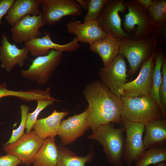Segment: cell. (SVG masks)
Instances as JSON below:
<instances>
[{"mask_svg":"<svg viewBox=\"0 0 166 166\" xmlns=\"http://www.w3.org/2000/svg\"><path fill=\"white\" fill-rule=\"evenodd\" d=\"M83 93L88 103L87 124L93 133L101 125L120 123L124 115L121 98L114 95L101 81L88 83Z\"/></svg>","mask_w":166,"mask_h":166,"instance_id":"obj_1","label":"cell"},{"mask_svg":"<svg viewBox=\"0 0 166 166\" xmlns=\"http://www.w3.org/2000/svg\"><path fill=\"white\" fill-rule=\"evenodd\" d=\"M124 132V128L122 125L116 128L113 123H110L100 126L87 138L97 141L101 145L110 163L114 166H123Z\"/></svg>","mask_w":166,"mask_h":166,"instance_id":"obj_2","label":"cell"},{"mask_svg":"<svg viewBox=\"0 0 166 166\" xmlns=\"http://www.w3.org/2000/svg\"><path fill=\"white\" fill-rule=\"evenodd\" d=\"M121 99L123 118L129 121L144 124L153 120L163 119L159 105L149 95L134 97L123 96Z\"/></svg>","mask_w":166,"mask_h":166,"instance_id":"obj_3","label":"cell"},{"mask_svg":"<svg viewBox=\"0 0 166 166\" xmlns=\"http://www.w3.org/2000/svg\"><path fill=\"white\" fill-rule=\"evenodd\" d=\"M62 57V52L51 50L46 55L36 57L27 69L21 70V75L40 85H44L60 64Z\"/></svg>","mask_w":166,"mask_h":166,"instance_id":"obj_4","label":"cell"},{"mask_svg":"<svg viewBox=\"0 0 166 166\" xmlns=\"http://www.w3.org/2000/svg\"><path fill=\"white\" fill-rule=\"evenodd\" d=\"M120 124L124 128L126 134L123 160L131 166L141 158L146 150L143 142V134L145 131L144 125L134 122L123 118Z\"/></svg>","mask_w":166,"mask_h":166,"instance_id":"obj_5","label":"cell"},{"mask_svg":"<svg viewBox=\"0 0 166 166\" xmlns=\"http://www.w3.org/2000/svg\"><path fill=\"white\" fill-rule=\"evenodd\" d=\"M127 69L122 55L119 54L107 66L101 68L98 75L102 82L116 96H123V90L127 83Z\"/></svg>","mask_w":166,"mask_h":166,"instance_id":"obj_6","label":"cell"},{"mask_svg":"<svg viewBox=\"0 0 166 166\" xmlns=\"http://www.w3.org/2000/svg\"><path fill=\"white\" fill-rule=\"evenodd\" d=\"M41 10L45 24L53 26L66 16H80L81 7L73 0H41Z\"/></svg>","mask_w":166,"mask_h":166,"instance_id":"obj_7","label":"cell"},{"mask_svg":"<svg viewBox=\"0 0 166 166\" xmlns=\"http://www.w3.org/2000/svg\"><path fill=\"white\" fill-rule=\"evenodd\" d=\"M156 44V41H154L152 52L143 62L137 77L125 85L123 90V96L134 97L149 95L152 85V73L155 64L154 59Z\"/></svg>","mask_w":166,"mask_h":166,"instance_id":"obj_8","label":"cell"},{"mask_svg":"<svg viewBox=\"0 0 166 166\" xmlns=\"http://www.w3.org/2000/svg\"><path fill=\"white\" fill-rule=\"evenodd\" d=\"M43 140L34 130L24 134L15 141L4 145L3 150L7 154L17 156L23 164L29 166L41 147Z\"/></svg>","mask_w":166,"mask_h":166,"instance_id":"obj_9","label":"cell"},{"mask_svg":"<svg viewBox=\"0 0 166 166\" xmlns=\"http://www.w3.org/2000/svg\"><path fill=\"white\" fill-rule=\"evenodd\" d=\"M123 0H108L96 21L103 31L107 34L121 39L127 36L121 27L119 12L125 10Z\"/></svg>","mask_w":166,"mask_h":166,"instance_id":"obj_10","label":"cell"},{"mask_svg":"<svg viewBox=\"0 0 166 166\" xmlns=\"http://www.w3.org/2000/svg\"><path fill=\"white\" fill-rule=\"evenodd\" d=\"M44 34V36L42 38H34L24 43L25 47L28 49L29 53L34 57L46 55L51 49L62 53H71L78 49L80 46L76 37L68 43L60 44L55 43L52 40L49 32H45Z\"/></svg>","mask_w":166,"mask_h":166,"instance_id":"obj_11","label":"cell"},{"mask_svg":"<svg viewBox=\"0 0 166 166\" xmlns=\"http://www.w3.org/2000/svg\"><path fill=\"white\" fill-rule=\"evenodd\" d=\"M45 24L42 14L36 16L27 15L11 27L12 39L16 43L21 44L39 37L41 34L39 29Z\"/></svg>","mask_w":166,"mask_h":166,"instance_id":"obj_12","label":"cell"},{"mask_svg":"<svg viewBox=\"0 0 166 166\" xmlns=\"http://www.w3.org/2000/svg\"><path fill=\"white\" fill-rule=\"evenodd\" d=\"M88 110L86 108L81 113L75 114L61 121L57 132L63 145L70 144L83 135L89 128L86 118Z\"/></svg>","mask_w":166,"mask_h":166,"instance_id":"obj_13","label":"cell"},{"mask_svg":"<svg viewBox=\"0 0 166 166\" xmlns=\"http://www.w3.org/2000/svg\"><path fill=\"white\" fill-rule=\"evenodd\" d=\"M8 36L4 32L1 36L0 45L1 67L8 72L16 65L23 66L28 57L29 51L25 47L20 49L8 41Z\"/></svg>","mask_w":166,"mask_h":166,"instance_id":"obj_14","label":"cell"},{"mask_svg":"<svg viewBox=\"0 0 166 166\" xmlns=\"http://www.w3.org/2000/svg\"><path fill=\"white\" fill-rule=\"evenodd\" d=\"M149 48L143 41L124 39L121 41L119 54L124 56L130 66L129 74H134L143 63L148 58Z\"/></svg>","mask_w":166,"mask_h":166,"instance_id":"obj_15","label":"cell"},{"mask_svg":"<svg viewBox=\"0 0 166 166\" xmlns=\"http://www.w3.org/2000/svg\"><path fill=\"white\" fill-rule=\"evenodd\" d=\"M67 31L76 35L79 42L90 45L108 35L96 20L82 23L80 21L70 20L67 24Z\"/></svg>","mask_w":166,"mask_h":166,"instance_id":"obj_16","label":"cell"},{"mask_svg":"<svg viewBox=\"0 0 166 166\" xmlns=\"http://www.w3.org/2000/svg\"><path fill=\"white\" fill-rule=\"evenodd\" d=\"M41 0H14L5 18L13 26L16 23L27 15H38L42 14Z\"/></svg>","mask_w":166,"mask_h":166,"instance_id":"obj_17","label":"cell"},{"mask_svg":"<svg viewBox=\"0 0 166 166\" xmlns=\"http://www.w3.org/2000/svg\"><path fill=\"white\" fill-rule=\"evenodd\" d=\"M121 39L110 35L90 45L89 49L101 58L104 67L108 66L119 54Z\"/></svg>","mask_w":166,"mask_h":166,"instance_id":"obj_18","label":"cell"},{"mask_svg":"<svg viewBox=\"0 0 166 166\" xmlns=\"http://www.w3.org/2000/svg\"><path fill=\"white\" fill-rule=\"evenodd\" d=\"M145 133L143 138L146 150L152 148L166 145V121L157 119L144 124Z\"/></svg>","mask_w":166,"mask_h":166,"instance_id":"obj_19","label":"cell"},{"mask_svg":"<svg viewBox=\"0 0 166 166\" xmlns=\"http://www.w3.org/2000/svg\"><path fill=\"white\" fill-rule=\"evenodd\" d=\"M68 113L67 111L58 112L54 110L47 117L37 119L32 128L43 140L49 137H55L57 135L61 120Z\"/></svg>","mask_w":166,"mask_h":166,"instance_id":"obj_20","label":"cell"},{"mask_svg":"<svg viewBox=\"0 0 166 166\" xmlns=\"http://www.w3.org/2000/svg\"><path fill=\"white\" fill-rule=\"evenodd\" d=\"M58 147L54 137L47 138L35 156L33 162L34 166H57Z\"/></svg>","mask_w":166,"mask_h":166,"instance_id":"obj_21","label":"cell"},{"mask_svg":"<svg viewBox=\"0 0 166 166\" xmlns=\"http://www.w3.org/2000/svg\"><path fill=\"white\" fill-rule=\"evenodd\" d=\"M58 155L57 166H86V162L91 161L94 157L93 148L86 156H79L63 144L58 147Z\"/></svg>","mask_w":166,"mask_h":166,"instance_id":"obj_22","label":"cell"},{"mask_svg":"<svg viewBox=\"0 0 166 166\" xmlns=\"http://www.w3.org/2000/svg\"><path fill=\"white\" fill-rule=\"evenodd\" d=\"M128 13L125 15L124 26L126 29L130 30L137 25L136 32L138 36L144 32L148 26V19L145 14L138 6L128 5Z\"/></svg>","mask_w":166,"mask_h":166,"instance_id":"obj_23","label":"cell"},{"mask_svg":"<svg viewBox=\"0 0 166 166\" xmlns=\"http://www.w3.org/2000/svg\"><path fill=\"white\" fill-rule=\"evenodd\" d=\"M155 65L152 73V85L150 96L159 105L162 113L163 118L165 120L166 116V110L163 107L159 96V89L162 81L161 67L164 61L163 56L157 54L155 57Z\"/></svg>","mask_w":166,"mask_h":166,"instance_id":"obj_24","label":"cell"},{"mask_svg":"<svg viewBox=\"0 0 166 166\" xmlns=\"http://www.w3.org/2000/svg\"><path fill=\"white\" fill-rule=\"evenodd\" d=\"M166 161V146L148 148L134 166H148Z\"/></svg>","mask_w":166,"mask_h":166,"instance_id":"obj_25","label":"cell"},{"mask_svg":"<svg viewBox=\"0 0 166 166\" xmlns=\"http://www.w3.org/2000/svg\"><path fill=\"white\" fill-rule=\"evenodd\" d=\"M6 82L0 85V98L5 97H14L26 102L36 101L38 98V93L35 89L26 91H15L7 88Z\"/></svg>","mask_w":166,"mask_h":166,"instance_id":"obj_26","label":"cell"},{"mask_svg":"<svg viewBox=\"0 0 166 166\" xmlns=\"http://www.w3.org/2000/svg\"><path fill=\"white\" fill-rule=\"evenodd\" d=\"M148 10L152 21L155 24H159L165 20L166 17V0H154Z\"/></svg>","mask_w":166,"mask_h":166,"instance_id":"obj_27","label":"cell"},{"mask_svg":"<svg viewBox=\"0 0 166 166\" xmlns=\"http://www.w3.org/2000/svg\"><path fill=\"white\" fill-rule=\"evenodd\" d=\"M55 101H59L55 100H42L37 101L36 109L32 113H29L27 115L26 126V132L29 133L37 120V117L41 112L48 106L53 105Z\"/></svg>","mask_w":166,"mask_h":166,"instance_id":"obj_28","label":"cell"},{"mask_svg":"<svg viewBox=\"0 0 166 166\" xmlns=\"http://www.w3.org/2000/svg\"><path fill=\"white\" fill-rule=\"evenodd\" d=\"M86 1L88 11L84 18V22L96 20L108 0H86Z\"/></svg>","mask_w":166,"mask_h":166,"instance_id":"obj_29","label":"cell"},{"mask_svg":"<svg viewBox=\"0 0 166 166\" xmlns=\"http://www.w3.org/2000/svg\"><path fill=\"white\" fill-rule=\"evenodd\" d=\"M30 108L26 104H22L20 106L21 121L17 128L12 130L11 136L9 140L5 144L6 145L11 144L18 139L24 134L26 128L27 117L29 113Z\"/></svg>","mask_w":166,"mask_h":166,"instance_id":"obj_30","label":"cell"},{"mask_svg":"<svg viewBox=\"0 0 166 166\" xmlns=\"http://www.w3.org/2000/svg\"><path fill=\"white\" fill-rule=\"evenodd\" d=\"M162 81L159 89V96L162 104L166 110V62L164 60L161 69Z\"/></svg>","mask_w":166,"mask_h":166,"instance_id":"obj_31","label":"cell"},{"mask_svg":"<svg viewBox=\"0 0 166 166\" xmlns=\"http://www.w3.org/2000/svg\"><path fill=\"white\" fill-rule=\"evenodd\" d=\"M23 164L16 156L10 154L0 156V166H18Z\"/></svg>","mask_w":166,"mask_h":166,"instance_id":"obj_32","label":"cell"},{"mask_svg":"<svg viewBox=\"0 0 166 166\" xmlns=\"http://www.w3.org/2000/svg\"><path fill=\"white\" fill-rule=\"evenodd\" d=\"M14 0H0V26L3 22V17L7 14L9 9L12 6Z\"/></svg>","mask_w":166,"mask_h":166,"instance_id":"obj_33","label":"cell"},{"mask_svg":"<svg viewBox=\"0 0 166 166\" xmlns=\"http://www.w3.org/2000/svg\"><path fill=\"white\" fill-rule=\"evenodd\" d=\"M137 1L139 4L148 9L153 2L151 0H138Z\"/></svg>","mask_w":166,"mask_h":166,"instance_id":"obj_34","label":"cell"},{"mask_svg":"<svg viewBox=\"0 0 166 166\" xmlns=\"http://www.w3.org/2000/svg\"><path fill=\"white\" fill-rule=\"evenodd\" d=\"M76 2L81 7L87 10L88 6L86 0H76Z\"/></svg>","mask_w":166,"mask_h":166,"instance_id":"obj_35","label":"cell"},{"mask_svg":"<svg viewBox=\"0 0 166 166\" xmlns=\"http://www.w3.org/2000/svg\"><path fill=\"white\" fill-rule=\"evenodd\" d=\"M156 166H166L165 162H162L157 164Z\"/></svg>","mask_w":166,"mask_h":166,"instance_id":"obj_36","label":"cell"},{"mask_svg":"<svg viewBox=\"0 0 166 166\" xmlns=\"http://www.w3.org/2000/svg\"><path fill=\"white\" fill-rule=\"evenodd\" d=\"M1 123L0 122V124Z\"/></svg>","mask_w":166,"mask_h":166,"instance_id":"obj_37","label":"cell"}]
</instances>
